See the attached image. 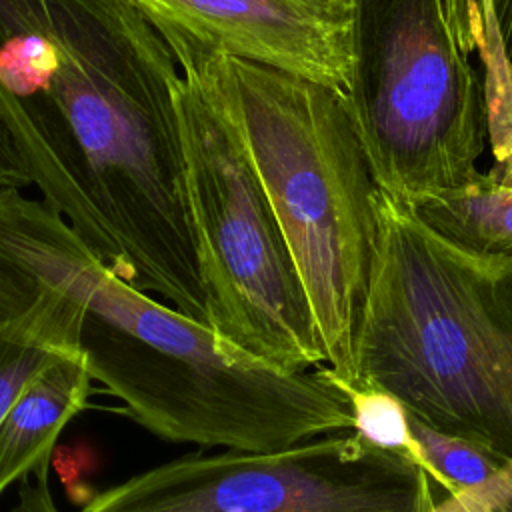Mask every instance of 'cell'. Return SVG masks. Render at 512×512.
<instances>
[{
  "label": "cell",
  "mask_w": 512,
  "mask_h": 512,
  "mask_svg": "<svg viewBox=\"0 0 512 512\" xmlns=\"http://www.w3.org/2000/svg\"><path fill=\"white\" fill-rule=\"evenodd\" d=\"M178 76L136 0H0V126L40 200L124 282L206 324Z\"/></svg>",
  "instance_id": "6da1fadb"
},
{
  "label": "cell",
  "mask_w": 512,
  "mask_h": 512,
  "mask_svg": "<svg viewBox=\"0 0 512 512\" xmlns=\"http://www.w3.org/2000/svg\"><path fill=\"white\" fill-rule=\"evenodd\" d=\"M152 24L198 64L234 122L300 274L326 366L350 386L352 334L378 238V186L346 94Z\"/></svg>",
  "instance_id": "7a4b0ae2"
},
{
  "label": "cell",
  "mask_w": 512,
  "mask_h": 512,
  "mask_svg": "<svg viewBox=\"0 0 512 512\" xmlns=\"http://www.w3.org/2000/svg\"><path fill=\"white\" fill-rule=\"evenodd\" d=\"M378 238L352 334V382L440 432L512 458V304L378 188Z\"/></svg>",
  "instance_id": "3957f363"
},
{
  "label": "cell",
  "mask_w": 512,
  "mask_h": 512,
  "mask_svg": "<svg viewBox=\"0 0 512 512\" xmlns=\"http://www.w3.org/2000/svg\"><path fill=\"white\" fill-rule=\"evenodd\" d=\"M168 48L180 70L174 102L206 324L276 370L320 368L312 308L246 146L198 64Z\"/></svg>",
  "instance_id": "277c9868"
},
{
  "label": "cell",
  "mask_w": 512,
  "mask_h": 512,
  "mask_svg": "<svg viewBox=\"0 0 512 512\" xmlns=\"http://www.w3.org/2000/svg\"><path fill=\"white\" fill-rule=\"evenodd\" d=\"M346 108L376 186L398 202L460 186L488 146L482 76L444 0H352Z\"/></svg>",
  "instance_id": "5b68a950"
},
{
  "label": "cell",
  "mask_w": 512,
  "mask_h": 512,
  "mask_svg": "<svg viewBox=\"0 0 512 512\" xmlns=\"http://www.w3.org/2000/svg\"><path fill=\"white\" fill-rule=\"evenodd\" d=\"M426 472L354 430L282 450L188 454L98 492L80 512H440Z\"/></svg>",
  "instance_id": "8992f818"
},
{
  "label": "cell",
  "mask_w": 512,
  "mask_h": 512,
  "mask_svg": "<svg viewBox=\"0 0 512 512\" xmlns=\"http://www.w3.org/2000/svg\"><path fill=\"white\" fill-rule=\"evenodd\" d=\"M146 16L232 58L340 92L354 72L352 0H136Z\"/></svg>",
  "instance_id": "52a82bcc"
},
{
  "label": "cell",
  "mask_w": 512,
  "mask_h": 512,
  "mask_svg": "<svg viewBox=\"0 0 512 512\" xmlns=\"http://www.w3.org/2000/svg\"><path fill=\"white\" fill-rule=\"evenodd\" d=\"M418 222L490 282L512 278V184L478 170L460 186L412 206Z\"/></svg>",
  "instance_id": "ba28073f"
},
{
  "label": "cell",
  "mask_w": 512,
  "mask_h": 512,
  "mask_svg": "<svg viewBox=\"0 0 512 512\" xmlns=\"http://www.w3.org/2000/svg\"><path fill=\"white\" fill-rule=\"evenodd\" d=\"M92 382L84 358L62 352L24 386L0 422V494L48 472L54 444L86 406Z\"/></svg>",
  "instance_id": "9c48e42d"
},
{
  "label": "cell",
  "mask_w": 512,
  "mask_h": 512,
  "mask_svg": "<svg viewBox=\"0 0 512 512\" xmlns=\"http://www.w3.org/2000/svg\"><path fill=\"white\" fill-rule=\"evenodd\" d=\"M408 430L416 464L446 494L440 512H470L512 464V458L474 440L440 432L410 412Z\"/></svg>",
  "instance_id": "30bf717a"
},
{
  "label": "cell",
  "mask_w": 512,
  "mask_h": 512,
  "mask_svg": "<svg viewBox=\"0 0 512 512\" xmlns=\"http://www.w3.org/2000/svg\"><path fill=\"white\" fill-rule=\"evenodd\" d=\"M352 402V430L376 448L414 458V442L408 430L406 408L386 392L372 388H348Z\"/></svg>",
  "instance_id": "8fae6325"
},
{
  "label": "cell",
  "mask_w": 512,
  "mask_h": 512,
  "mask_svg": "<svg viewBox=\"0 0 512 512\" xmlns=\"http://www.w3.org/2000/svg\"><path fill=\"white\" fill-rule=\"evenodd\" d=\"M444 6L448 26L460 50L466 56L478 54L484 76L506 66L508 58L500 44L490 0H444Z\"/></svg>",
  "instance_id": "7c38bea8"
},
{
  "label": "cell",
  "mask_w": 512,
  "mask_h": 512,
  "mask_svg": "<svg viewBox=\"0 0 512 512\" xmlns=\"http://www.w3.org/2000/svg\"><path fill=\"white\" fill-rule=\"evenodd\" d=\"M484 86L488 148L494 164L490 172L506 184H512V58Z\"/></svg>",
  "instance_id": "4fadbf2b"
},
{
  "label": "cell",
  "mask_w": 512,
  "mask_h": 512,
  "mask_svg": "<svg viewBox=\"0 0 512 512\" xmlns=\"http://www.w3.org/2000/svg\"><path fill=\"white\" fill-rule=\"evenodd\" d=\"M58 354L62 352L0 332V422L24 386Z\"/></svg>",
  "instance_id": "5bb4252c"
},
{
  "label": "cell",
  "mask_w": 512,
  "mask_h": 512,
  "mask_svg": "<svg viewBox=\"0 0 512 512\" xmlns=\"http://www.w3.org/2000/svg\"><path fill=\"white\" fill-rule=\"evenodd\" d=\"M12 512H58L48 486V472L32 474L20 480L18 502Z\"/></svg>",
  "instance_id": "9a60e30c"
},
{
  "label": "cell",
  "mask_w": 512,
  "mask_h": 512,
  "mask_svg": "<svg viewBox=\"0 0 512 512\" xmlns=\"http://www.w3.org/2000/svg\"><path fill=\"white\" fill-rule=\"evenodd\" d=\"M470 512H512V464Z\"/></svg>",
  "instance_id": "2e32d148"
},
{
  "label": "cell",
  "mask_w": 512,
  "mask_h": 512,
  "mask_svg": "<svg viewBox=\"0 0 512 512\" xmlns=\"http://www.w3.org/2000/svg\"><path fill=\"white\" fill-rule=\"evenodd\" d=\"M492 2V14L498 28L500 44L506 54V58H512V0H490Z\"/></svg>",
  "instance_id": "e0dca14e"
}]
</instances>
